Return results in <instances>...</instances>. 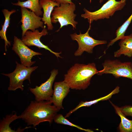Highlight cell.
I'll return each instance as SVG.
<instances>
[{
	"label": "cell",
	"instance_id": "obj_12",
	"mask_svg": "<svg viewBox=\"0 0 132 132\" xmlns=\"http://www.w3.org/2000/svg\"><path fill=\"white\" fill-rule=\"evenodd\" d=\"M70 88L64 81L55 82L54 93L49 101L59 110L63 109V100L70 91Z\"/></svg>",
	"mask_w": 132,
	"mask_h": 132
},
{
	"label": "cell",
	"instance_id": "obj_1",
	"mask_svg": "<svg viewBox=\"0 0 132 132\" xmlns=\"http://www.w3.org/2000/svg\"><path fill=\"white\" fill-rule=\"evenodd\" d=\"M52 104L49 100L31 101L20 115L21 118L27 125H32L33 127L45 121L51 124L60 110Z\"/></svg>",
	"mask_w": 132,
	"mask_h": 132
},
{
	"label": "cell",
	"instance_id": "obj_25",
	"mask_svg": "<svg viewBox=\"0 0 132 132\" xmlns=\"http://www.w3.org/2000/svg\"></svg>",
	"mask_w": 132,
	"mask_h": 132
},
{
	"label": "cell",
	"instance_id": "obj_7",
	"mask_svg": "<svg viewBox=\"0 0 132 132\" xmlns=\"http://www.w3.org/2000/svg\"><path fill=\"white\" fill-rule=\"evenodd\" d=\"M90 24L89 27L85 33L82 34L80 31L79 34L74 33L70 35L72 39L76 41L78 45V49L74 54L75 56H81L85 51L91 54L95 46L99 45L105 44L107 43L105 40H96L89 35V32L91 28Z\"/></svg>",
	"mask_w": 132,
	"mask_h": 132
},
{
	"label": "cell",
	"instance_id": "obj_11",
	"mask_svg": "<svg viewBox=\"0 0 132 132\" xmlns=\"http://www.w3.org/2000/svg\"><path fill=\"white\" fill-rule=\"evenodd\" d=\"M48 33L45 27L41 32L37 29L33 31L28 30L25 32L24 36L22 37L21 40L27 46H35L39 49L44 48L54 54L57 58L58 57L62 58L60 55L61 53V52L56 53L54 52L47 45H44L41 41L40 39L41 37L42 36L47 35Z\"/></svg>",
	"mask_w": 132,
	"mask_h": 132
},
{
	"label": "cell",
	"instance_id": "obj_2",
	"mask_svg": "<svg viewBox=\"0 0 132 132\" xmlns=\"http://www.w3.org/2000/svg\"><path fill=\"white\" fill-rule=\"evenodd\" d=\"M98 71L94 63L88 64L76 63L64 75V81L71 89L84 90L90 85L92 77Z\"/></svg>",
	"mask_w": 132,
	"mask_h": 132
},
{
	"label": "cell",
	"instance_id": "obj_24",
	"mask_svg": "<svg viewBox=\"0 0 132 132\" xmlns=\"http://www.w3.org/2000/svg\"><path fill=\"white\" fill-rule=\"evenodd\" d=\"M103 0H99V2L100 3H101L103 1Z\"/></svg>",
	"mask_w": 132,
	"mask_h": 132
},
{
	"label": "cell",
	"instance_id": "obj_16",
	"mask_svg": "<svg viewBox=\"0 0 132 132\" xmlns=\"http://www.w3.org/2000/svg\"><path fill=\"white\" fill-rule=\"evenodd\" d=\"M16 11L14 10L9 11L6 9H3L2 12L5 17V20L3 25H2V29L0 31V36L1 39L3 40L5 42V50L6 52L7 51V47H8L9 45H10L11 43L9 41L6 36L7 28L9 26L10 20V16L12 14L15 13Z\"/></svg>",
	"mask_w": 132,
	"mask_h": 132
},
{
	"label": "cell",
	"instance_id": "obj_3",
	"mask_svg": "<svg viewBox=\"0 0 132 132\" xmlns=\"http://www.w3.org/2000/svg\"><path fill=\"white\" fill-rule=\"evenodd\" d=\"M126 0H109L99 10L93 12L90 11L85 8L83 10L85 13L81 15V17L88 20L90 24L94 21L109 19L113 16L115 12L121 10L126 4Z\"/></svg>",
	"mask_w": 132,
	"mask_h": 132
},
{
	"label": "cell",
	"instance_id": "obj_6",
	"mask_svg": "<svg viewBox=\"0 0 132 132\" xmlns=\"http://www.w3.org/2000/svg\"><path fill=\"white\" fill-rule=\"evenodd\" d=\"M103 69L99 71L98 75H112L116 78L123 77L132 80V63L122 62L118 60H106L102 64Z\"/></svg>",
	"mask_w": 132,
	"mask_h": 132
},
{
	"label": "cell",
	"instance_id": "obj_10",
	"mask_svg": "<svg viewBox=\"0 0 132 132\" xmlns=\"http://www.w3.org/2000/svg\"><path fill=\"white\" fill-rule=\"evenodd\" d=\"M21 10L22 15L20 22L22 23V37L28 30L33 31L39 27L43 29L44 27V22L41 20L42 18L40 16L25 8L21 7Z\"/></svg>",
	"mask_w": 132,
	"mask_h": 132
},
{
	"label": "cell",
	"instance_id": "obj_23",
	"mask_svg": "<svg viewBox=\"0 0 132 132\" xmlns=\"http://www.w3.org/2000/svg\"><path fill=\"white\" fill-rule=\"evenodd\" d=\"M54 1H55L60 4H62L69 3H73L72 1L71 0H52Z\"/></svg>",
	"mask_w": 132,
	"mask_h": 132
},
{
	"label": "cell",
	"instance_id": "obj_13",
	"mask_svg": "<svg viewBox=\"0 0 132 132\" xmlns=\"http://www.w3.org/2000/svg\"><path fill=\"white\" fill-rule=\"evenodd\" d=\"M39 3L43 10L42 21L47 25L48 30H52L53 27L51 21V15L54 8L59 6L60 4L52 0H39Z\"/></svg>",
	"mask_w": 132,
	"mask_h": 132
},
{
	"label": "cell",
	"instance_id": "obj_8",
	"mask_svg": "<svg viewBox=\"0 0 132 132\" xmlns=\"http://www.w3.org/2000/svg\"><path fill=\"white\" fill-rule=\"evenodd\" d=\"M58 73V70L53 69L51 72L50 77L45 82L39 86H36L34 88H29L31 92L34 96L36 100H49L54 93L52 87Z\"/></svg>",
	"mask_w": 132,
	"mask_h": 132
},
{
	"label": "cell",
	"instance_id": "obj_18",
	"mask_svg": "<svg viewBox=\"0 0 132 132\" xmlns=\"http://www.w3.org/2000/svg\"><path fill=\"white\" fill-rule=\"evenodd\" d=\"M110 101L114 107L116 113L120 116L121 121L118 128L121 132H132V120L128 119L121 110L120 108Z\"/></svg>",
	"mask_w": 132,
	"mask_h": 132
},
{
	"label": "cell",
	"instance_id": "obj_17",
	"mask_svg": "<svg viewBox=\"0 0 132 132\" xmlns=\"http://www.w3.org/2000/svg\"><path fill=\"white\" fill-rule=\"evenodd\" d=\"M21 119V116L20 115L17 116L16 113L13 112L10 115H7L5 118L3 117L0 122V132H21L24 131L25 128L23 129H18L15 131L11 129L9 126L10 124L13 121L17 119Z\"/></svg>",
	"mask_w": 132,
	"mask_h": 132
},
{
	"label": "cell",
	"instance_id": "obj_20",
	"mask_svg": "<svg viewBox=\"0 0 132 132\" xmlns=\"http://www.w3.org/2000/svg\"><path fill=\"white\" fill-rule=\"evenodd\" d=\"M132 20V14L125 22L116 30L115 33L116 37L115 38L111 40L107 46L108 48L112 45L117 41L123 38L124 36L126 31Z\"/></svg>",
	"mask_w": 132,
	"mask_h": 132
},
{
	"label": "cell",
	"instance_id": "obj_15",
	"mask_svg": "<svg viewBox=\"0 0 132 132\" xmlns=\"http://www.w3.org/2000/svg\"><path fill=\"white\" fill-rule=\"evenodd\" d=\"M119 91L120 87L117 86L110 93L106 96L89 101H81L74 109L70 111L65 116V117H68L73 113L80 108L84 107H89L97 103L99 101L109 99L113 95L118 93Z\"/></svg>",
	"mask_w": 132,
	"mask_h": 132
},
{
	"label": "cell",
	"instance_id": "obj_19",
	"mask_svg": "<svg viewBox=\"0 0 132 132\" xmlns=\"http://www.w3.org/2000/svg\"><path fill=\"white\" fill-rule=\"evenodd\" d=\"M11 3L13 5L19 6L21 7L28 8L38 16H42L43 14L41 10L42 8L39 4V0H28L22 2L19 0L17 3Z\"/></svg>",
	"mask_w": 132,
	"mask_h": 132
},
{
	"label": "cell",
	"instance_id": "obj_14",
	"mask_svg": "<svg viewBox=\"0 0 132 132\" xmlns=\"http://www.w3.org/2000/svg\"><path fill=\"white\" fill-rule=\"evenodd\" d=\"M120 48L114 53V56L119 57L124 55L128 57H132V33L124 36L119 43Z\"/></svg>",
	"mask_w": 132,
	"mask_h": 132
},
{
	"label": "cell",
	"instance_id": "obj_4",
	"mask_svg": "<svg viewBox=\"0 0 132 132\" xmlns=\"http://www.w3.org/2000/svg\"><path fill=\"white\" fill-rule=\"evenodd\" d=\"M76 6L73 3H63L59 6L55 7L51 14L52 23L58 22L60 27L57 32L65 26L71 25L73 29H76L78 22L75 20L76 14L74 13Z\"/></svg>",
	"mask_w": 132,
	"mask_h": 132
},
{
	"label": "cell",
	"instance_id": "obj_21",
	"mask_svg": "<svg viewBox=\"0 0 132 132\" xmlns=\"http://www.w3.org/2000/svg\"><path fill=\"white\" fill-rule=\"evenodd\" d=\"M64 117L63 115L61 114H57L55 115L54 120V122L57 124L69 125L72 127H74L78 129L83 130L88 132H92L93 131L90 129H85L80 126L75 125L69 121Z\"/></svg>",
	"mask_w": 132,
	"mask_h": 132
},
{
	"label": "cell",
	"instance_id": "obj_22",
	"mask_svg": "<svg viewBox=\"0 0 132 132\" xmlns=\"http://www.w3.org/2000/svg\"><path fill=\"white\" fill-rule=\"evenodd\" d=\"M121 110L125 116H130L132 117V106L125 105L120 108Z\"/></svg>",
	"mask_w": 132,
	"mask_h": 132
},
{
	"label": "cell",
	"instance_id": "obj_5",
	"mask_svg": "<svg viewBox=\"0 0 132 132\" xmlns=\"http://www.w3.org/2000/svg\"><path fill=\"white\" fill-rule=\"evenodd\" d=\"M16 66L14 71L10 73L1 74L8 77L10 79L9 86L8 90L15 91L20 88L23 90V81L28 80L31 83L30 77L32 72L37 69L38 66L28 67L16 61Z\"/></svg>",
	"mask_w": 132,
	"mask_h": 132
},
{
	"label": "cell",
	"instance_id": "obj_9",
	"mask_svg": "<svg viewBox=\"0 0 132 132\" xmlns=\"http://www.w3.org/2000/svg\"><path fill=\"white\" fill-rule=\"evenodd\" d=\"M12 49L19 57L21 64L28 67H31L35 63V61H32L33 56L42 55L29 49L21 40L15 36L14 37Z\"/></svg>",
	"mask_w": 132,
	"mask_h": 132
}]
</instances>
